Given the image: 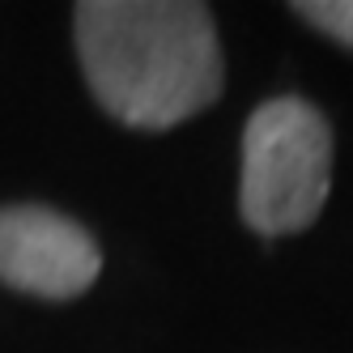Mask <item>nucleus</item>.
Here are the masks:
<instances>
[{"instance_id":"obj_1","label":"nucleus","mask_w":353,"mask_h":353,"mask_svg":"<svg viewBox=\"0 0 353 353\" xmlns=\"http://www.w3.org/2000/svg\"><path fill=\"white\" fill-rule=\"evenodd\" d=\"M72 34L90 94L128 128H174L221 94L225 64L205 5L81 0L72 9Z\"/></svg>"},{"instance_id":"obj_4","label":"nucleus","mask_w":353,"mask_h":353,"mask_svg":"<svg viewBox=\"0 0 353 353\" xmlns=\"http://www.w3.org/2000/svg\"><path fill=\"white\" fill-rule=\"evenodd\" d=\"M294 13L341 47H353V0H298Z\"/></svg>"},{"instance_id":"obj_2","label":"nucleus","mask_w":353,"mask_h":353,"mask_svg":"<svg viewBox=\"0 0 353 353\" xmlns=\"http://www.w3.org/2000/svg\"><path fill=\"white\" fill-rule=\"evenodd\" d=\"M332 192V128L298 94L268 98L243 128L239 213L256 234L285 239L323 213Z\"/></svg>"},{"instance_id":"obj_3","label":"nucleus","mask_w":353,"mask_h":353,"mask_svg":"<svg viewBox=\"0 0 353 353\" xmlns=\"http://www.w3.org/2000/svg\"><path fill=\"white\" fill-rule=\"evenodd\" d=\"M103 272V251L81 221L43 205L0 209V281L34 298H77Z\"/></svg>"}]
</instances>
